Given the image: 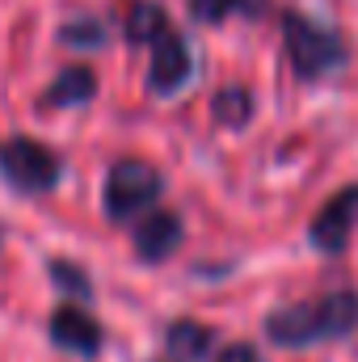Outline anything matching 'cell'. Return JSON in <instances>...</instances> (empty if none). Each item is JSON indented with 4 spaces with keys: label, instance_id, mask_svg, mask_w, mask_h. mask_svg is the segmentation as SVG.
<instances>
[{
    "label": "cell",
    "instance_id": "obj_9",
    "mask_svg": "<svg viewBox=\"0 0 358 362\" xmlns=\"http://www.w3.org/2000/svg\"><path fill=\"white\" fill-rule=\"evenodd\" d=\"M211 341H215V333L198 320H173L165 333V350L173 362H202L211 354Z\"/></svg>",
    "mask_w": 358,
    "mask_h": 362
},
{
    "label": "cell",
    "instance_id": "obj_13",
    "mask_svg": "<svg viewBox=\"0 0 358 362\" xmlns=\"http://www.w3.org/2000/svg\"><path fill=\"white\" fill-rule=\"evenodd\" d=\"M51 278L68 291V295H76V299H85V295H93V282L85 278V274L76 270L72 262H51Z\"/></svg>",
    "mask_w": 358,
    "mask_h": 362
},
{
    "label": "cell",
    "instance_id": "obj_16",
    "mask_svg": "<svg viewBox=\"0 0 358 362\" xmlns=\"http://www.w3.org/2000/svg\"><path fill=\"white\" fill-rule=\"evenodd\" d=\"M215 362H262V358H258V350H253V346L232 341V346H224V350L215 354Z\"/></svg>",
    "mask_w": 358,
    "mask_h": 362
},
{
    "label": "cell",
    "instance_id": "obj_5",
    "mask_svg": "<svg viewBox=\"0 0 358 362\" xmlns=\"http://www.w3.org/2000/svg\"><path fill=\"white\" fill-rule=\"evenodd\" d=\"M358 223V185L337 189L312 219V245L321 253H342L350 245V232Z\"/></svg>",
    "mask_w": 358,
    "mask_h": 362
},
{
    "label": "cell",
    "instance_id": "obj_14",
    "mask_svg": "<svg viewBox=\"0 0 358 362\" xmlns=\"http://www.w3.org/2000/svg\"><path fill=\"white\" fill-rule=\"evenodd\" d=\"M59 38L68 47H101L105 42V30H101V21H72V25L59 30Z\"/></svg>",
    "mask_w": 358,
    "mask_h": 362
},
{
    "label": "cell",
    "instance_id": "obj_8",
    "mask_svg": "<svg viewBox=\"0 0 358 362\" xmlns=\"http://www.w3.org/2000/svg\"><path fill=\"white\" fill-rule=\"evenodd\" d=\"M181 245V219L173 211H152L139 228H135V253L144 257V262H165V257H173Z\"/></svg>",
    "mask_w": 358,
    "mask_h": 362
},
{
    "label": "cell",
    "instance_id": "obj_3",
    "mask_svg": "<svg viewBox=\"0 0 358 362\" xmlns=\"http://www.w3.org/2000/svg\"><path fill=\"white\" fill-rule=\"evenodd\" d=\"M165 194V177L148 160H118L105 177V215L110 219H131Z\"/></svg>",
    "mask_w": 358,
    "mask_h": 362
},
{
    "label": "cell",
    "instance_id": "obj_2",
    "mask_svg": "<svg viewBox=\"0 0 358 362\" xmlns=\"http://www.w3.org/2000/svg\"><path fill=\"white\" fill-rule=\"evenodd\" d=\"M282 42H287V59H291L299 81H316V76L337 72L346 64V42L333 30L308 21L304 13L282 17Z\"/></svg>",
    "mask_w": 358,
    "mask_h": 362
},
{
    "label": "cell",
    "instance_id": "obj_6",
    "mask_svg": "<svg viewBox=\"0 0 358 362\" xmlns=\"http://www.w3.org/2000/svg\"><path fill=\"white\" fill-rule=\"evenodd\" d=\"M194 76V55L185 47L178 30H165L156 42H152V68H148V85L156 97H173V93Z\"/></svg>",
    "mask_w": 358,
    "mask_h": 362
},
{
    "label": "cell",
    "instance_id": "obj_1",
    "mask_svg": "<svg viewBox=\"0 0 358 362\" xmlns=\"http://www.w3.org/2000/svg\"><path fill=\"white\" fill-rule=\"evenodd\" d=\"M358 329V291H333L308 303H291L266 316V333L278 346H316V341H337Z\"/></svg>",
    "mask_w": 358,
    "mask_h": 362
},
{
    "label": "cell",
    "instance_id": "obj_12",
    "mask_svg": "<svg viewBox=\"0 0 358 362\" xmlns=\"http://www.w3.org/2000/svg\"><path fill=\"white\" fill-rule=\"evenodd\" d=\"M211 114H215L224 127H245V122L253 118V97H249V89H241V85L219 89L215 101H211Z\"/></svg>",
    "mask_w": 358,
    "mask_h": 362
},
{
    "label": "cell",
    "instance_id": "obj_10",
    "mask_svg": "<svg viewBox=\"0 0 358 362\" xmlns=\"http://www.w3.org/2000/svg\"><path fill=\"white\" fill-rule=\"evenodd\" d=\"M93 93H97V76L89 68H64L55 76V85L47 89V105H59V110L85 105V101H93Z\"/></svg>",
    "mask_w": 358,
    "mask_h": 362
},
{
    "label": "cell",
    "instance_id": "obj_4",
    "mask_svg": "<svg viewBox=\"0 0 358 362\" xmlns=\"http://www.w3.org/2000/svg\"><path fill=\"white\" fill-rule=\"evenodd\" d=\"M0 173L21 194H47L59 181V156L38 139H8L0 148Z\"/></svg>",
    "mask_w": 358,
    "mask_h": 362
},
{
    "label": "cell",
    "instance_id": "obj_15",
    "mask_svg": "<svg viewBox=\"0 0 358 362\" xmlns=\"http://www.w3.org/2000/svg\"><path fill=\"white\" fill-rule=\"evenodd\" d=\"M236 4L241 0H190V13L211 25V21H224L228 13H236Z\"/></svg>",
    "mask_w": 358,
    "mask_h": 362
},
{
    "label": "cell",
    "instance_id": "obj_11",
    "mask_svg": "<svg viewBox=\"0 0 358 362\" xmlns=\"http://www.w3.org/2000/svg\"><path fill=\"white\" fill-rule=\"evenodd\" d=\"M165 30H169V17H165L161 4H152V0L131 4V13H127V38L131 42H156Z\"/></svg>",
    "mask_w": 358,
    "mask_h": 362
},
{
    "label": "cell",
    "instance_id": "obj_7",
    "mask_svg": "<svg viewBox=\"0 0 358 362\" xmlns=\"http://www.w3.org/2000/svg\"><path fill=\"white\" fill-rule=\"evenodd\" d=\"M51 341L59 346V350H72V354H85L93 358L97 350H101V325L93 320L89 312H81V308H59L55 316H51Z\"/></svg>",
    "mask_w": 358,
    "mask_h": 362
}]
</instances>
